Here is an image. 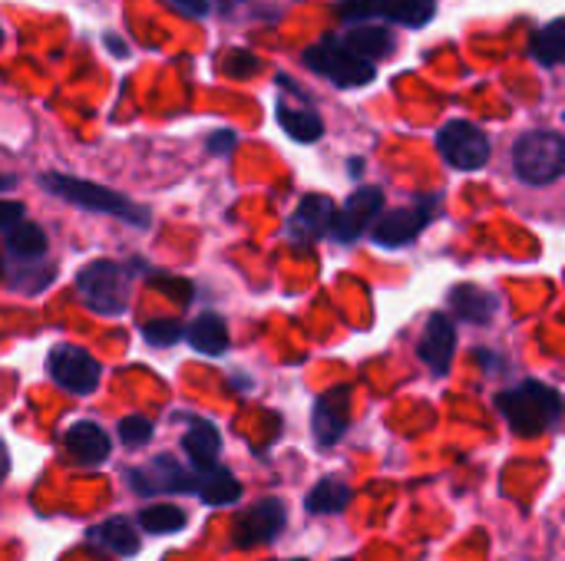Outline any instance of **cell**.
I'll return each instance as SVG.
<instances>
[{"instance_id": "cell-1", "label": "cell", "mask_w": 565, "mask_h": 561, "mask_svg": "<svg viewBox=\"0 0 565 561\" xmlns=\"http://www.w3.org/2000/svg\"><path fill=\"white\" fill-rule=\"evenodd\" d=\"M43 188L76 208H86V212H99V215H113L132 228H146L149 225V212L142 205H136L132 198L106 188V185H96V182H86V179H76V175H63V172H46L43 179Z\"/></svg>"}, {"instance_id": "cell-2", "label": "cell", "mask_w": 565, "mask_h": 561, "mask_svg": "<svg viewBox=\"0 0 565 561\" xmlns=\"http://www.w3.org/2000/svg\"><path fill=\"white\" fill-rule=\"evenodd\" d=\"M497 407L503 413V420L520 433V436H540L546 433L559 413H563V400L559 390L540 380H523L510 390H503L497 397Z\"/></svg>"}, {"instance_id": "cell-3", "label": "cell", "mask_w": 565, "mask_h": 561, "mask_svg": "<svg viewBox=\"0 0 565 561\" xmlns=\"http://www.w3.org/2000/svg\"><path fill=\"white\" fill-rule=\"evenodd\" d=\"M513 169L526 185H553L565 169V139L553 129H533L513 145Z\"/></svg>"}, {"instance_id": "cell-4", "label": "cell", "mask_w": 565, "mask_h": 561, "mask_svg": "<svg viewBox=\"0 0 565 561\" xmlns=\"http://www.w3.org/2000/svg\"><path fill=\"white\" fill-rule=\"evenodd\" d=\"M301 63H305L311 73H318L321 79H328V83H334V86H341V89L371 86L374 76H377L374 63H367V60L354 56L351 50H344V46L338 43V36H324V40L311 43V46L301 53Z\"/></svg>"}, {"instance_id": "cell-5", "label": "cell", "mask_w": 565, "mask_h": 561, "mask_svg": "<svg viewBox=\"0 0 565 561\" xmlns=\"http://www.w3.org/2000/svg\"><path fill=\"white\" fill-rule=\"evenodd\" d=\"M76 294L96 314L119 317L129 304V271L119 261H93L76 274Z\"/></svg>"}, {"instance_id": "cell-6", "label": "cell", "mask_w": 565, "mask_h": 561, "mask_svg": "<svg viewBox=\"0 0 565 561\" xmlns=\"http://www.w3.org/2000/svg\"><path fill=\"white\" fill-rule=\"evenodd\" d=\"M437 149L447 159V165L460 169V172H477L490 162L493 155V142L490 136L467 122V119H450L440 132H437Z\"/></svg>"}, {"instance_id": "cell-7", "label": "cell", "mask_w": 565, "mask_h": 561, "mask_svg": "<svg viewBox=\"0 0 565 561\" xmlns=\"http://www.w3.org/2000/svg\"><path fill=\"white\" fill-rule=\"evenodd\" d=\"M126 479L139 496H149V493H199L202 473H195L192 466H182L172 456H156L146 466L126 470Z\"/></svg>"}, {"instance_id": "cell-8", "label": "cell", "mask_w": 565, "mask_h": 561, "mask_svg": "<svg viewBox=\"0 0 565 561\" xmlns=\"http://www.w3.org/2000/svg\"><path fill=\"white\" fill-rule=\"evenodd\" d=\"M46 374L53 377L56 387L76 393V397H86L99 387V360L89 357L83 347H73V344H60L50 350L46 357Z\"/></svg>"}, {"instance_id": "cell-9", "label": "cell", "mask_w": 565, "mask_h": 561, "mask_svg": "<svg viewBox=\"0 0 565 561\" xmlns=\"http://www.w3.org/2000/svg\"><path fill=\"white\" fill-rule=\"evenodd\" d=\"M434 212H437V198H430V195L417 198L414 205H401L374 222V241L384 248H401V245L414 241L434 222Z\"/></svg>"}, {"instance_id": "cell-10", "label": "cell", "mask_w": 565, "mask_h": 561, "mask_svg": "<svg viewBox=\"0 0 565 561\" xmlns=\"http://www.w3.org/2000/svg\"><path fill=\"white\" fill-rule=\"evenodd\" d=\"M288 526V513L278 499H262L258 506H252L248 513H242L232 526V542L238 549H255V546H268L271 539H278Z\"/></svg>"}, {"instance_id": "cell-11", "label": "cell", "mask_w": 565, "mask_h": 561, "mask_svg": "<svg viewBox=\"0 0 565 561\" xmlns=\"http://www.w3.org/2000/svg\"><path fill=\"white\" fill-rule=\"evenodd\" d=\"M381 208H384V192L374 188V185H361L341 212H334V222H331V235L344 245L358 241L377 218H381Z\"/></svg>"}, {"instance_id": "cell-12", "label": "cell", "mask_w": 565, "mask_h": 561, "mask_svg": "<svg viewBox=\"0 0 565 561\" xmlns=\"http://www.w3.org/2000/svg\"><path fill=\"white\" fill-rule=\"evenodd\" d=\"M351 387H334L328 393H321L315 400V413H311V430H315V443L321 450L334 446L344 430H348V413H351Z\"/></svg>"}, {"instance_id": "cell-13", "label": "cell", "mask_w": 565, "mask_h": 561, "mask_svg": "<svg viewBox=\"0 0 565 561\" xmlns=\"http://www.w3.org/2000/svg\"><path fill=\"white\" fill-rule=\"evenodd\" d=\"M454 347H457V331H454V321L447 314H434L424 327V337H420V360L437 374L444 377L454 364Z\"/></svg>"}, {"instance_id": "cell-14", "label": "cell", "mask_w": 565, "mask_h": 561, "mask_svg": "<svg viewBox=\"0 0 565 561\" xmlns=\"http://www.w3.org/2000/svg\"><path fill=\"white\" fill-rule=\"evenodd\" d=\"M334 212L338 208L328 195H305L301 205L295 208L291 222H288V235L295 241H318L331 231Z\"/></svg>"}, {"instance_id": "cell-15", "label": "cell", "mask_w": 565, "mask_h": 561, "mask_svg": "<svg viewBox=\"0 0 565 561\" xmlns=\"http://www.w3.org/2000/svg\"><path fill=\"white\" fill-rule=\"evenodd\" d=\"M63 450H66L70 460L79 463V466H99V463L109 460V436H106L96 423L79 420V423H73V427L63 433Z\"/></svg>"}, {"instance_id": "cell-16", "label": "cell", "mask_w": 565, "mask_h": 561, "mask_svg": "<svg viewBox=\"0 0 565 561\" xmlns=\"http://www.w3.org/2000/svg\"><path fill=\"white\" fill-rule=\"evenodd\" d=\"M218 450H222V436L209 420H192V427L182 436V453L189 460V466L195 473H212L218 470Z\"/></svg>"}, {"instance_id": "cell-17", "label": "cell", "mask_w": 565, "mask_h": 561, "mask_svg": "<svg viewBox=\"0 0 565 561\" xmlns=\"http://www.w3.org/2000/svg\"><path fill=\"white\" fill-rule=\"evenodd\" d=\"M0 268H3V281L13 291L36 294V291H43L53 281L50 258H10V255H0Z\"/></svg>"}, {"instance_id": "cell-18", "label": "cell", "mask_w": 565, "mask_h": 561, "mask_svg": "<svg viewBox=\"0 0 565 561\" xmlns=\"http://www.w3.org/2000/svg\"><path fill=\"white\" fill-rule=\"evenodd\" d=\"M338 43L344 50H351L354 56L367 60V63H377L381 56H391L394 53V33L381 23H361L354 30H348L344 36H338Z\"/></svg>"}, {"instance_id": "cell-19", "label": "cell", "mask_w": 565, "mask_h": 561, "mask_svg": "<svg viewBox=\"0 0 565 561\" xmlns=\"http://www.w3.org/2000/svg\"><path fill=\"white\" fill-rule=\"evenodd\" d=\"M275 119L285 129V136H291L295 142H318L324 136V122L315 109L308 106H288L285 99L275 103Z\"/></svg>"}, {"instance_id": "cell-20", "label": "cell", "mask_w": 565, "mask_h": 561, "mask_svg": "<svg viewBox=\"0 0 565 561\" xmlns=\"http://www.w3.org/2000/svg\"><path fill=\"white\" fill-rule=\"evenodd\" d=\"M374 17H387L401 26L420 30L437 17V0H374Z\"/></svg>"}, {"instance_id": "cell-21", "label": "cell", "mask_w": 565, "mask_h": 561, "mask_svg": "<svg viewBox=\"0 0 565 561\" xmlns=\"http://www.w3.org/2000/svg\"><path fill=\"white\" fill-rule=\"evenodd\" d=\"M89 542H96L106 552H116L122 559L139 552V532H136V526L129 519H106L103 526H96L89 532Z\"/></svg>"}, {"instance_id": "cell-22", "label": "cell", "mask_w": 565, "mask_h": 561, "mask_svg": "<svg viewBox=\"0 0 565 561\" xmlns=\"http://www.w3.org/2000/svg\"><path fill=\"white\" fill-rule=\"evenodd\" d=\"M530 53L540 66L553 69L559 66L565 56V20L563 17H553L550 23H543L536 33H533V43H530Z\"/></svg>"}, {"instance_id": "cell-23", "label": "cell", "mask_w": 565, "mask_h": 561, "mask_svg": "<svg viewBox=\"0 0 565 561\" xmlns=\"http://www.w3.org/2000/svg\"><path fill=\"white\" fill-rule=\"evenodd\" d=\"M351 486L344 483V479H321L311 493H308V499H305V509L311 513V516H334V513H344L348 509V503H351Z\"/></svg>"}, {"instance_id": "cell-24", "label": "cell", "mask_w": 565, "mask_h": 561, "mask_svg": "<svg viewBox=\"0 0 565 561\" xmlns=\"http://www.w3.org/2000/svg\"><path fill=\"white\" fill-rule=\"evenodd\" d=\"M450 304L463 321H473V324H487L497 314V298L490 291H483V288H473V284L457 288L450 294Z\"/></svg>"}, {"instance_id": "cell-25", "label": "cell", "mask_w": 565, "mask_h": 561, "mask_svg": "<svg viewBox=\"0 0 565 561\" xmlns=\"http://www.w3.org/2000/svg\"><path fill=\"white\" fill-rule=\"evenodd\" d=\"M189 344L199 350V354H209V357H218V354H225V347H228V327H225V321L222 317H215V314H202L192 327H189Z\"/></svg>"}, {"instance_id": "cell-26", "label": "cell", "mask_w": 565, "mask_h": 561, "mask_svg": "<svg viewBox=\"0 0 565 561\" xmlns=\"http://www.w3.org/2000/svg\"><path fill=\"white\" fill-rule=\"evenodd\" d=\"M46 231L33 222H20L17 228H10L3 255L10 258H46Z\"/></svg>"}, {"instance_id": "cell-27", "label": "cell", "mask_w": 565, "mask_h": 561, "mask_svg": "<svg viewBox=\"0 0 565 561\" xmlns=\"http://www.w3.org/2000/svg\"><path fill=\"white\" fill-rule=\"evenodd\" d=\"M205 506H232L238 503L242 496V486L238 479L228 473V470H212V473H202V483H199V493H195Z\"/></svg>"}, {"instance_id": "cell-28", "label": "cell", "mask_w": 565, "mask_h": 561, "mask_svg": "<svg viewBox=\"0 0 565 561\" xmlns=\"http://www.w3.org/2000/svg\"><path fill=\"white\" fill-rule=\"evenodd\" d=\"M185 513L179 506H146L139 513V529L149 536H175L185 529Z\"/></svg>"}, {"instance_id": "cell-29", "label": "cell", "mask_w": 565, "mask_h": 561, "mask_svg": "<svg viewBox=\"0 0 565 561\" xmlns=\"http://www.w3.org/2000/svg\"><path fill=\"white\" fill-rule=\"evenodd\" d=\"M218 66L228 76H252V73L262 69V60L255 53H248V50H228V53L218 56Z\"/></svg>"}, {"instance_id": "cell-30", "label": "cell", "mask_w": 565, "mask_h": 561, "mask_svg": "<svg viewBox=\"0 0 565 561\" xmlns=\"http://www.w3.org/2000/svg\"><path fill=\"white\" fill-rule=\"evenodd\" d=\"M142 337L152 344V347H172L179 337H182V327L179 321H169V317H156L142 327Z\"/></svg>"}, {"instance_id": "cell-31", "label": "cell", "mask_w": 565, "mask_h": 561, "mask_svg": "<svg viewBox=\"0 0 565 561\" xmlns=\"http://www.w3.org/2000/svg\"><path fill=\"white\" fill-rule=\"evenodd\" d=\"M119 440L126 443V446H142V443H149L152 440V423L146 420V417H126L122 423H119Z\"/></svg>"}, {"instance_id": "cell-32", "label": "cell", "mask_w": 565, "mask_h": 561, "mask_svg": "<svg viewBox=\"0 0 565 561\" xmlns=\"http://www.w3.org/2000/svg\"><path fill=\"white\" fill-rule=\"evenodd\" d=\"M23 215H26V208H23L20 202H7V198H0V231L17 228V225L23 222Z\"/></svg>"}, {"instance_id": "cell-33", "label": "cell", "mask_w": 565, "mask_h": 561, "mask_svg": "<svg viewBox=\"0 0 565 561\" xmlns=\"http://www.w3.org/2000/svg\"><path fill=\"white\" fill-rule=\"evenodd\" d=\"M175 13H182V17H192V20H202V17H209V10H212V3L209 0H166Z\"/></svg>"}, {"instance_id": "cell-34", "label": "cell", "mask_w": 565, "mask_h": 561, "mask_svg": "<svg viewBox=\"0 0 565 561\" xmlns=\"http://www.w3.org/2000/svg\"><path fill=\"white\" fill-rule=\"evenodd\" d=\"M235 142H238V139H235V132H232V129H218V132H212V136H209V152H212V155L232 152V149H235Z\"/></svg>"}, {"instance_id": "cell-35", "label": "cell", "mask_w": 565, "mask_h": 561, "mask_svg": "<svg viewBox=\"0 0 565 561\" xmlns=\"http://www.w3.org/2000/svg\"><path fill=\"white\" fill-rule=\"evenodd\" d=\"M7 473H10V453H7V446L0 440V483L7 479Z\"/></svg>"}, {"instance_id": "cell-36", "label": "cell", "mask_w": 565, "mask_h": 561, "mask_svg": "<svg viewBox=\"0 0 565 561\" xmlns=\"http://www.w3.org/2000/svg\"><path fill=\"white\" fill-rule=\"evenodd\" d=\"M13 185H17V179L7 175V172H0V192H3V188H13Z\"/></svg>"}, {"instance_id": "cell-37", "label": "cell", "mask_w": 565, "mask_h": 561, "mask_svg": "<svg viewBox=\"0 0 565 561\" xmlns=\"http://www.w3.org/2000/svg\"><path fill=\"white\" fill-rule=\"evenodd\" d=\"M238 3H245V0H218V7H222L225 13H232V10H235Z\"/></svg>"}, {"instance_id": "cell-38", "label": "cell", "mask_w": 565, "mask_h": 561, "mask_svg": "<svg viewBox=\"0 0 565 561\" xmlns=\"http://www.w3.org/2000/svg\"><path fill=\"white\" fill-rule=\"evenodd\" d=\"M0 46H3V26H0Z\"/></svg>"}, {"instance_id": "cell-39", "label": "cell", "mask_w": 565, "mask_h": 561, "mask_svg": "<svg viewBox=\"0 0 565 561\" xmlns=\"http://www.w3.org/2000/svg\"><path fill=\"white\" fill-rule=\"evenodd\" d=\"M338 561H354V559H338Z\"/></svg>"}, {"instance_id": "cell-40", "label": "cell", "mask_w": 565, "mask_h": 561, "mask_svg": "<svg viewBox=\"0 0 565 561\" xmlns=\"http://www.w3.org/2000/svg\"><path fill=\"white\" fill-rule=\"evenodd\" d=\"M291 561H305V559H291Z\"/></svg>"}, {"instance_id": "cell-41", "label": "cell", "mask_w": 565, "mask_h": 561, "mask_svg": "<svg viewBox=\"0 0 565 561\" xmlns=\"http://www.w3.org/2000/svg\"><path fill=\"white\" fill-rule=\"evenodd\" d=\"M344 3H351V0H344Z\"/></svg>"}]
</instances>
